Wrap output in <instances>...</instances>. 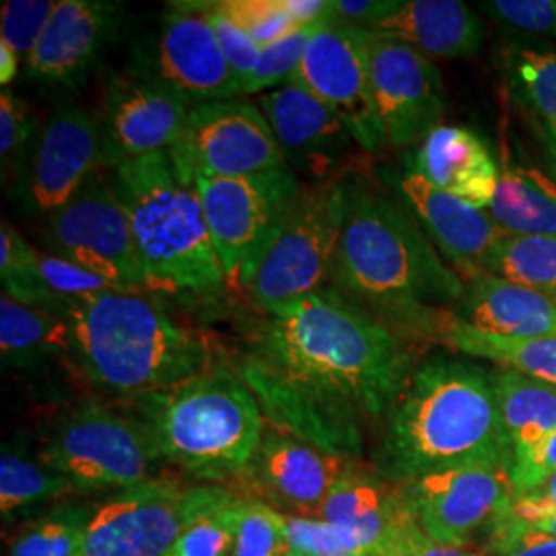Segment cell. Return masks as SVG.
<instances>
[{"label":"cell","instance_id":"6da1fadb","mask_svg":"<svg viewBox=\"0 0 556 556\" xmlns=\"http://www.w3.org/2000/svg\"><path fill=\"white\" fill-rule=\"evenodd\" d=\"M225 358L268 427L355 459L417 365L408 340L330 287L280 314L241 319Z\"/></svg>","mask_w":556,"mask_h":556},{"label":"cell","instance_id":"7a4b0ae2","mask_svg":"<svg viewBox=\"0 0 556 556\" xmlns=\"http://www.w3.org/2000/svg\"><path fill=\"white\" fill-rule=\"evenodd\" d=\"M328 287L413 342L431 338L439 318L462 298L464 280L397 197L349 176Z\"/></svg>","mask_w":556,"mask_h":556},{"label":"cell","instance_id":"3957f363","mask_svg":"<svg viewBox=\"0 0 556 556\" xmlns=\"http://www.w3.org/2000/svg\"><path fill=\"white\" fill-rule=\"evenodd\" d=\"M374 462L394 484L462 466L514 468L493 371L450 355L422 358L381 425Z\"/></svg>","mask_w":556,"mask_h":556},{"label":"cell","instance_id":"277c9868","mask_svg":"<svg viewBox=\"0 0 556 556\" xmlns=\"http://www.w3.org/2000/svg\"><path fill=\"white\" fill-rule=\"evenodd\" d=\"M54 314L68 326L80 376L110 396L135 402L160 394L197 378L215 358L206 338L142 291L73 299Z\"/></svg>","mask_w":556,"mask_h":556},{"label":"cell","instance_id":"5b68a950","mask_svg":"<svg viewBox=\"0 0 556 556\" xmlns=\"http://www.w3.org/2000/svg\"><path fill=\"white\" fill-rule=\"evenodd\" d=\"M110 172L130 217L149 293L197 307L225 301L231 285L197 186L179 178L167 151L124 161Z\"/></svg>","mask_w":556,"mask_h":556},{"label":"cell","instance_id":"8992f818","mask_svg":"<svg viewBox=\"0 0 556 556\" xmlns=\"http://www.w3.org/2000/svg\"><path fill=\"white\" fill-rule=\"evenodd\" d=\"M132 404L161 459L202 484L241 477L266 431L254 392L219 355L197 378Z\"/></svg>","mask_w":556,"mask_h":556},{"label":"cell","instance_id":"52a82bcc","mask_svg":"<svg viewBox=\"0 0 556 556\" xmlns=\"http://www.w3.org/2000/svg\"><path fill=\"white\" fill-rule=\"evenodd\" d=\"M349 176L303 186L277 236L241 289L256 314H280L330 285L346 215Z\"/></svg>","mask_w":556,"mask_h":556},{"label":"cell","instance_id":"ba28073f","mask_svg":"<svg viewBox=\"0 0 556 556\" xmlns=\"http://www.w3.org/2000/svg\"><path fill=\"white\" fill-rule=\"evenodd\" d=\"M40 457L79 491H126L160 477L155 441L139 417L83 402L60 417Z\"/></svg>","mask_w":556,"mask_h":556},{"label":"cell","instance_id":"9c48e42d","mask_svg":"<svg viewBox=\"0 0 556 556\" xmlns=\"http://www.w3.org/2000/svg\"><path fill=\"white\" fill-rule=\"evenodd\" d=\"M231 497L223 484L169 477L118 491L93 509L80 556H169L200 516Z\"/></svg>","mask_w":556,"mask_h":556},{"label":"cell","instance_id":"30bf717a","mask_svg":"<svg viewBox=\"0 0 556 556\" xmlns=\"http://www.w3.org/2000/svg\"><path fill=\"white\" fill-rule=\"evenodd\" d=\"M206 225L231 289H243L293 208L303 181L278 167L241 178L194 179Z\"/></svg>","mask_w":556,"mask_h":556},{"label":"cell","instance_id":"8fae6325","mask_svg":"<svg viewBox=\"0 0 556 556\" xmlns=\"http://www.w3.org/2000/svg\"><path fill=\"white\" fill-rule=\"evenodd\" d=\"M41 239L50 254L79 264L118 289L149 293L130 217L110 169H98L46 215Z\"/></svg>","mask_w":556,"mask_h":556},{"label":"cell","instance_id":"7c38bea8","mask_svg":"<svg viewBox=\"0 0 556 556\" xmlns=\"http://www.w3.org/2000/svg\"><path fill=\"white\" fill-rule=\"evenodd\" d=\"M509 466L478 464L402 482V495L418 528L439 544L470 548L491 542L514 519L516 489Z\"/></svg>","mask_w":556,"mask_h":556},{"label":"cell","instance_id":"4fadbf2b","mask_svg":"<svg viewBox=\"0 0 556 556\" xmlns=\"http://www.w3.org/2000/svg\"><path fill=\"white\" fill-rule=\"evenodd\" d=\"M167 155L190 184L287 167L264 112L243 98L194 103Z\"/></svg>","mask_w":556,"mask_h":556},{"label":"cell","instance_id":"5bb4252c","mask_svg":"<svg viewBox=\"0 0 556 556\" xmlns=\"http://www.w3.org/2000/svg\"><path fill=\"white\" fill-rule=\"evenodd\" d=\"M126 73L163 85L192 103L241 96L211 20L197 2L174 4L160 27L137 41Z\"/></svg>","mask_w":556,"mask_h":556},{"label":"cell","instance_id":"9a60e30c","mask_svg":"<svg viewBox=\"0 0 556 556\" xmlns=\"http://www.w3.org/2000/svg\"><path fill=\"white\" fill-rule=\"evenodd\" d=\"M365 36V29L332 17L321 21L291 83L324 101L349 128L358 149L376 155L388 140L374 100Z\"/></svg>","mask_w":556,"mask_h":556},{"label":"cell","instance_id":"2e32d148","mask_svg":"<svg viewBox=\"0 0 556 556\" xmlns=\"http://www.w3.org/2000/svg\"><path fill=\"white\" fill-rule=\"evenodd\" d=\"M369 77L390 147H418L445 114V85L433 60L406 41L367 31Z\"/></svg>","mask_w":556,"mask_h":556},{"label":"cell","instance_id":"e0dca14e","mask_svg":"<svg viewBox=\"0 0 556 556\" xmlns=\"http://www.w3.org/2000/svg\"><path fill=\"white\" fill-rule=\"evenodd\" d=\"M98 169H103L100 118L80 105H68L41 124L15 178V194L27 213L50 215Z\"/></svg>","mask_w":556,"mask_h":556},{"label":"cell","instance_id":"ac0fdd59","mask_svg":"<svg viewBox=\"0 0 556 556\" xmlns=\"http://www.w3.org/2000/svg\"><path fill=\"white\" fill-rule=\"evenodd\" d=\"M260 110L268 119L287 167L307 186L346 178L357 142L342 119L299 85L262 93Z\"/></svg>","mask_w":556,"mask_h":556},{"label":"cell","instance_id":"d6986e66","mask_svg":"<svg viewBox=\"0 0 556 556\" xmlns=\"http://www.w3.org/2000/svg\"><path fill=\"white\" fill-rule=\"evenodd\" d=\"M194 103L153 80L124 73L101 103V167L169 151Z\"/></svg>","mask_w":556,"mask_h":556},{"label":"cell","instance_id":"ffe728a7","mask_svg":"<svg viewBox=\"0 0 556 556\" xmlns=\"http://www.w3.org/2000/svg\"><path fill=\"white\" fill-rule=\"evenodd\" d=\"M355 457L337 456L266 425L258 450L248 464L245 486L273 509L291 516H316L321 503L346 475L357 470ZM278 509V511H280Z\"/></svg>","mask_w":556,"mask_h":556},{"label":"cell","instance_id":"44dd1931","mask_svg":"<svg viewBox=\"0 0 556 556\" xmlns=\"http://www.w3.org/2000/svg\"><path fill=\"white\" fill-rule=\"evenodd\" d=\"M124 15L122 2L60 0L25 62L27 77L54 89H77L118 40Z\"/></svg>","mask_w":556,"mask_h":556},{"label":"cell","instance_id":"7402d4cb","mask_svg":"<svg viewBox=\"0 0 556 556\" xmlns=\"http://www.w3.org/2000/svg\"><path fill=\"white\" fill-rule=\"evenodd\" d=\"M394 194L413 213L441 258L462 278L486 273V262L501 233L495 220L482 208L443 192L431 181L406 169L388 176Z\"/></svg>","mask_w":556,"mask_h":556},{"label":"cell","instance_id":"603a6c76","mask_svg":"<svg viewBox=\"0 0 556 556\" xmlns=\"http://www.w3.org/2000/svg\"><path fill=\"white\" fill-rule=\"evenodd\" d=\"M316 516L355 538L369 556H392L404 530L417 521L400 484L363 466L338 482Z\"/></svg>","mask_w":556,"mask_h":556},{"label":"cell","instance_id":"cb8c5ba5","mask_svg":"<svg viewBox=\"0 0 556 556\" xmlns=\"http://www.w3.org/2000/svg\"><path fill=\"white\" fill-rule=\"evenodd\" d=\"M464 291L452 318L484 334L556 337V299L495 275L462 278Z\"/></svg>","mask_w":556,"mask_h":556},{"label":"cell","instance_id":"d4e9b609","mask_svg":"<svg viewBox=\"0 0 556 556\" xmlns=\"http://www.w3.org/2000/svg\"><path fill=\"white\" fill-rule=\"evenodd\" d=\"M408 169L443 192L486 211L497 192V163L486 144L468 128L441 124L408 160Z\"/></svg>","mask_w":556,"mask_h":556},{"label":"cell","instance_id":"484cf974","mask_svg":"<svg viewBox=\"0 0 556 556\" xmlns=\"http://www.w3.org/2000/svg\"><path fill=\"white\" fill-rule=\"evenodd\" d=\"M369 31L406 41L429 59L475 56L484 38L477 11L459 0H396Z\"/></svg>","mask_w":556,"mask_h":556},{"label":"cell","instance_id":"4316f807","mask_svg":"<svg viewBox=\"0 0 556 556\" xmlns=\"http://www.w3.org/2000/svg\"><path fill=\"white\" fill-rule=\"evenodd\" d=\"M433 342L466 357L484 358L528 378L556 386V337H493L452 318L450 309L431 332Z\"/></svg>","mask_w":556,"mask_h":556},{"label":"cell","instance_id":"83f0119b","mask_svg":"<svg viewBox=\"0 0 556 556\" xmlns=\"http://www.w3.org/2000/svg\"><path fill=\"white\" fill-rule=\"evenodd\" d=\"M493 383L516 466L555 435L556 386L509 369H495Z\"/></svg>","mask_w":556,"mask_h":556},{"label":"cell","instance_id":"f1b7e54d","mask_svg":"<svg viewBox=\"0 0 556 556\" xmlns=\"http://www.w3.org/2000/svg\"><path fill=\"white\" fill-rule=\"evenodd\" d=\"M64 357L71 358V338L66 321L48 309L25 305L2 293V369H36Z\"/></svg>","mask_w":556,"mask_h":556},{"label":"cell","instance_id":"f546056e","mask_svg":"<svg viewBox=\"0 0 556 556\" xmlns=\"http://www.w3.org/2000/svg\"><path fill=\"white\" fill-rule=\"evenodd\" d=\"M486 213L503 236H553L556 233L555 181L536 169L505 165Z\"/></svg>","mask_w":556,"mask_h":556},{"label":"cell","instance_id":"4dcf8cb0","mask_svg":"<svg viewBox=\"0 0 556 556\" xmlns=\"http://www.w3.org/2000/svg\"><path fill=\"white\" fill-rule=\"evenodd\" d=\"M77 493L73 482L52 470L40 456L38 459L2 447L0 456V511L9 521L23 511Z\"/></svg>","mask_w":556,"mask_h":556},{"label":"cell","instance_id":"1f68e13d","mask_svg":"<svg viewBox=\"0 0 556 556\" xmlns=\"http://www.w3.org/2000/svg\"><path fill=\"white\" fill-rule=\"evenodd\" d=\"M486 275L511 280L556 299V233L498 239L486 262Z\"/></svg>","mask_w":556,"mask_h":556},{"label":"cell","instance_id":"d6a6232c","mask_svg":"<svg viewBox=\"0 0 556 556\" xmlns=\"http://www.w3.org/2000/svg\"><path fill=\"white\" fill-rule=\"evenodd\" d=\"M91 514L85 505L54 509L13 542L9 556H80Z\"/></svg>","mask_w":556,"mask_h":556},{"label":"cell","instance_id":"836d02e7","mask_svg":"<svg viewBox=\"0 0 556 556\" xmlns=\"http://www.w3.org/2000/svg\"><path fill=\"white\" fill-rule=\"evenodd\" d=\"M38 250L21 238L7 220L0 227V278L4 295L25 305L52 312L54 303L43 289L38 264Z\"/></svg>","mask_w":556,"mask_h":556},{"label":"cell","instance_id":"e575fe53","mask_svg":"<svg viewBox=\"0 0 556 556\" xmlns=\"http://www.w3.org/2000/svg\"><path fill=\"white\" fill-rule=\"evenodd\" d=\"M509 89L540 124L556 126V52L519 50L509 60Z\"/></svg>","mask_w":556,"mask_h":556},{"label":"cell","instance_id":"d590c367","mask_svg":"<svg viewBox=\"0 0 556 556\" xmlns=\"http://www.w3.org/2000/svg\"><path fill=\"white\" fill-rule=\"evenodd\" d=\"M289 551L280 511L260 498L241 495L231 556H287Z\"/></svg>","mask_w":556,"mask_h":556},{"label":"cell","instance_id":"8d00e7d4","mask_svg":"<svg viewBox=\"0 0 556 556\" xmlns=\"http://www.w3.org/2000/svg\"><path fill=\"white\" fill-rule=\"evenodd\" d=\"M316 25H303L289 36L262 48L258 62L250 77L243 80L241 85V96H252V93H262L273 87H282L289 85L299 71V64L305 54V48L312 40Z\"/></svg>","mask_w":556,"mask_h":556},{"label":"cell","instance_id":"74e56055","mask_svg":"<svg viewBox=\"0 0 556 556\" xmlns=\"http://www.w3.org/2000/svg\"><path fill=\"white\" fill-rule=\"evenodd\" d=\"M239 511L241 495L206 511L181 534L169 556H231Z\"/></svg>","mask_w":556,"mask_h":556},{"label":"cell","instance_id":"f35d334b","mask_svg":"<svg viewBox=\"0 0 556 556\" xmlns=\"http://www.w3.org/2000/svg\"><path fill=\"white\" fill-rule=\"evenodd\" d=\"M213 4L223 15L236 21L260 48H266L301 27L289 0H223Z\"/></svg>","mask_w":556,"mask_h":556},{"label":"cell","instance_id":"ab89813d","mask_svg":"<svg viewBox=\"0 0 556 556\" xmlns=\"http://www.w3.org/2000/svg\"><path fill=\"white\" fill-rule=\"evenodd\" d=\"M38 132L29 105L15 91L4 89L0 96V165L4 184L7 178L20 176Z\"/></svg>","mask_w":556,"mask_h":556},{"label":"cell","instance_id":"60d3db41","mask_svg":"<svg viewBox=\"0 0 556 556\" xmlns=\"http://www.w3.org/2000/svg\"><path fill=\"white\" fill-rule=\"evenodd\" d=\"M289 548L307 556H369L355 538L318 516L282 514Z\"/></svg>","mask_w":556,"mask_h":556},{"label":"cell","instance_id":"b9f144b4","mask_svg":"<svg viewBox=\"0 0 556 556\" xmlns=\"http://www.w3.org/2000/svg\"><path fill=\"white\" fill-rule=\"evenodd\" d=\"M38 264H40V277L43 282L46 293L52 299L54 309H59L62 303L73 301V299L91 298L100 295L108 291H116L118 287L112 285L110 280L85 270L79 264L71 260L62 258L50 252H40L38 254ZM124 291V289H122Z\"/></svg>","mask_w":556,"mask_h":556},{"label":"cell","instance_id":"7bdbcfd3","mask_svg":"<svg viewBox=\"0 0 556 556\" xmlns=\"http://www.w3.org/2000/svg\"><path fill=\"white\" fill-rule=\"evenodd\" d=\"M56 9L52 0H7L0 15V43L9 46L21 60L31 56L41 34Z\"/></svg>","mask_w":556,"mask_h":556},{"label":"cell","instance_id":"ee69618b","mask_svg":"<svg viewBox=\"0 0 556 556\" xmlns=\"http://www.w3.org/2000/svg\"><path fill=\"white\" fill-rule=\"evenodd\" d=\"M482 9L509 29L556 38V0H491Z\"/></svg>","mask_w":556,"mask_h":556},{"label":"cell","instance_id":"f6af8a7d","mask_svg":"<svg viewBox=\"0 0 556 556\" xmlns=\"http://www.w3.org/2000/svg\"><path fill=\"white\" fill-rule=\"evenodd\" d=\"M202 7L217 34V40H219L220 50L227 59V64L231 66L239 85H243V80L248 79L250 73L254 71L262 48L239 27L236 21L223 15L213 2H202Z\"/></svg>","mask_w":556,"mask_h":556},{"label":"cell","instance_id":"bcb514c9","mask_svg":"<svg viewBox=\"0 0 556 556\" xmlns=\"http://www.w3.org/2000/svg\"><path fill=\"white\" fill-rule=\"evenodd\" d=\"M493 556H556V538L514 517L493 540Z\"/></svg>","mask_w":556,"mask_h":556},{"label":"cell","instance_id":"7dc6e473","mask_svg":"<svg viewBox=\"0 0 556 556\" xmlns=\"http://www.w3.org/2000/svg\"><path fill=\"white\" fill-rule=\"evenodd\" d=\"M556 475V433L546 439L544 445L532 456L519 462L511 470V482L516 489V497L534 493L548 478Z\"/></svg>","mask_w":556,"mask_h":556},{"label":"cell","instance_id":"c3c4849f","mask_svg":"<svg viewBox=\"0 0 556 556\" xmlns=\"http://www.w3.org/2000/svg\"><path fill=\"white\" fill-rule=\"evenodd\" d=\"M394 7L396 0H330V17L344 25L369 31Z\"/></svg>","mask_w":556,"mask_h":556},{"label":"cell","instance_id":"681fc988","mask_svg":"<svg viewBox=\"0 0 556 556\" xmlns=\"http://www.w3.org/2000/svg\"><path fill=\"white\" fill-rule=\"evenodd\" d=\"M392 556H489L472 548H457L445 546L427 536L417 521L404 530V534L397 540L396 548Z\"/></svg>","mask_w":556,"mask_h":556},{"label":"cell","instance_id":"f907efd6","mask_svg":"<svg viewBox=\"0 0 556 556\" xmlns=\"http://www.w3.org/2000/svg\"><path fill=\"white\" fill-rule=\"evenodd\" d=\"M553 514H556V475L548 478L534 493L517 497L514 505V516L523 523H534L538 519Z\"/></svg>","mask_w":556,"mask_h":556},{"label":"cell","instance_id":"816d5d0a","mask_svg":"<svg viewBox=\"0 0 556 556\" xmlns=\"http://www.w3.org/2000/svg\"><path fill=\"white\" fill-rule=\"evenodd\" d=\"M21 59L4 43H0V83L7 89L20 73Z\"/></svg>","mask_w":556,"mask_h":556},{"label":"cell","instance_id":"f5cc1de1","mask_svg":"<svg viewBox=\"0 0 556 556\" xmlns=\"http://www.w3.org/2000/svg\"><path fill=\"white\" fill-rule=\"evenodd\" d=\"M528 526L536 528L538 532H542V534H548V536L556 538V514H553V516L542 517V519H538L534 523H528Z\"/></svg>","mask_w":556,"mask_h":556},{"label":"cell","instance_id":"db71d44e","mask_svg":"<svg viewBox=\"0 0 556 556\" xmlns=\"http://www.w3.org/2000/svg\"><path fill=\"white\" fill-rule=\"evenodd\" d=\"M542 135H544V140H546V144H548V149H551V155H553L556 167V126L542 124Z\"/></svg>","mask_w":556,"mask_h":556},{"label":"cell","instance_id":"11a10c76","mask_svg":"<svg viewBox=\"0 0 556 556\" xmlns=\"http://www.w3.org/2000/svg\"><path fill=\"white\" fill-rule=\"evenodd\" d=\"M287 556H307V555H303V553H299V551H293V548H291V551H289V553H287Z\"/></svg>","mask_w":556,"mask_h":556}]
</instances>
